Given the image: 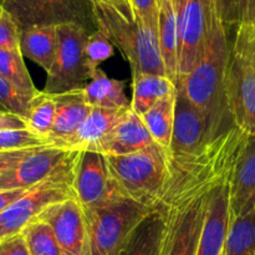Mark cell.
<instances>
[{"label": "cell", "instance_id": "17", "mask_svg": "<svg viewBox=\"0 0 255 255\" xmlns=\"http://www.w3.org/2000/svg\"><path fill=\"white\" fill-rule=\"evenodd\" d=\"M153 143L156 142L141 117L129 109L96 152L104 156H126L142 151Z\"/></svg>", "mask_w": 255, "mask_h": 255}, {"label": "cell", "instance_id": "14", "mask_svg": "<svg viewBox=\"0 0 255 255\" xmlns=\"http://www.w3.org/2000/svg\"><path fill=\"white\" fill-rule=\"evenodd\" d=\"M253 209H255V136H249L229 181L231 221L251 213Z\"/></svg>", "mask_w": 255, "mask_h": 255}, {"label": "cell", "instance_id": "16", "mask_svg": "<svg viewBox=\"0 0 255 255\" xmlns=\"http://www.w3.org/2000/svg\"><path fill=\"white\" fill-rule=\"evenodd\" d=\"M129 109L131 106L120 110L92 109L77 131L59 147L69 151L96 152L100 144L105 141L115 126L124 119Z\"/></svg>", "mask_w": 255, "mask_h": 255}, {"label": "cell", "instance_id": "2", "mask_svg": "<svg viewBox=\"0 0 255 255\" xmlns=\"http://www.w3.org/2000/svg\"><path fill=\"white\" fill-rule=\"evenodd\" d=\"M97 30L129 62L132 72L166 76L158 45V32L141 20H129L104 0H92Z\"/></svg>", "mask_w": 255, "mask_h": 255}, {"label": "cell", "instance_id": "30", "mask_svg": "<svg viewBox=\"0 0 255 255\" xmlns=\"http://www.w3.org/2000/svg\"><path fill=\"white\" fill-rule=\"evenodd\" d=\"M49 142L30 129H0V152L49 146Z\"/></svg>", "mask_w": 255, "mask_h": 255}, {"label": "cell", "instance_id": "18", "mask_svg": "<svg viewBox=\"0 0 255 255\" xmlns=\"http://www.w3.org/2000/svg\"><path fill=\"white\" fill-rule=\"evenodd\" d=\"M54 97L56 102V112L54 126L47 141L52 146L59 147L77 131L92 109L85 101L82 89L54 95Z\"/></svg>", "mask_w": 255, "mask_h": 255}, {"label": "cell", "instance_id": "27", "mask_svg": "<svg viewBox=\"0 0 255 255\" xmlns=\"http://www.w3.org/2000/svg\"><path fill=\"white\" fill-rule=\"evenodd\" d=\"M20 50L0 47V75L27 96H35L39 92L34 86L29 71L25 66Z\"/></svg>", "mask_w": 255, "mask_h": 255}, {"label": "cell", "instance_id": "35", "mask_svg": "<svg viewBox=\"0 0 255 255\" xmlns=\"http://www.w3.org/2000/svg\"><path fill=\"white\" fill-rule=\"evenodd\" d=\"M221 16L226 25H238V0H217Z\"/></svg>", "mask_w": 255, "mask_h": 255}, {"label": "cell", "instance_id": "42", "mask_svg": "<svg viewBox=\"0 0 255 255\" xmlns=\"http://www.w3.org/2000/svg\"><path fill=\"white\" fill-rule=\"evenodd\" d=\"M222 255H224V252H223V254H222Z\"/></svg>", "mask_w": 255, "mask_h": 255}, {"label": "cell", "instance_id": "10", "mask_svg": "<svg viewBox=\"0 0 255 255\" xmlns=\"http://www.w3.org/2000/svg\"><path fill=\"white\" fill-rule=\"evenodd\" d=\"M80 152L52 146L34 147L0 177V191L29 189L41 182L72 171Z\"/></svg>", "mask_w": 255, "mask_h": 255}, {"label": "cell", "instance_id": "28", "mask_svg": "<svg viewBox=\"0 0 255 255\" xmlns=\"http://www.w3.org/2000/svg\"><path fill=\"white\" fill-rule=\"evenodd\" d=\"M21 234L30 255H65L51 227L40 219L27 224Z\"/></svg>", "mask_w": 255, "mask_h": 255}, {"label": "cell", "instance_id": "15", "mask_svg": "<svg viewBox=\"0 0 255 255\" xmlns=\"http://www.w3.org/2000/svg\"><path fill=\"white\" fill-rule=\"evenodd\" d=\"M229 181L218 187L212 196L202 229L197 255L223 254L229 224H231Z\"/></svg>", "mask_w": 255, "mask_h": 255}, {"label": "cell", "instance_id": "9", "mask_svg": "<svg viewBox=\"0 0 255 255\" xmlns=\"http://www.w3.org/2000/svg\"><path fill=\"white\" fill-rule=\"evenodd\" d=\"M179 31L178 81L201 60L212 29L217 0H173ZM178 84V82H177Z\"/></svg>", "mask_w": 255, "mask_h": 255}, {"label": "cell", "instance_id": "5", "mask_svg": "<svg viewBox=\"0 0 255 255\" xmlns=\"http://www.w3.org/2000/svg\"><path fill=\"white\" fill-rule=\"evenodd\" d=\"M153 212L154 209L128 198H120L100 208L85 209L86 255H117Z\"/></svg>", "mask_w": 255, "mask_h": 255}, {"label": "cell", "instance_id": "24", "mask_svg": "<svg viewBox=\"0 0 255 255\" xmlns=\"http://www.w3.org/2000/svg\"><path fill=\"white\" fill-rule=\"evenodd\" d=\"M163 227L161 213L154 209L153 213L142 222L128 243L117 255H159Z\"/></svg>", "mask_w": 255, "mask_h": 255}, {"label": "cell", "instance_id": "12", "mask_svg": "<svg viewBox=\"0 0 255 255\" xmlns=\"http://www.w3.org/2000/svg\"><path fill=\"white\" fill-rule=\"evenodd\" d=\"M37 219L51 227L65 255L87 254L86 219L76 199L52 204Z\"/></svg>", "mask_w": 255, "mask_h": 255}, {"label": "cell", "instance_id": "39", "mask_svg": "<svg viewBox=\"0 0 255 255\" xmlns=\"http://www.w3.org/2000/svg\"><path fill=\"white\" fill-rule=\"evenodd\" d=\"M30 189V188H29ZM27 189H6V191H0V214L15 201L24 196Z\"/></svg>", "mask_w": 255, "mask_h": 255}, {"label": "cell", "instance_id": "3", "mask_svg": "<svg viewBox=\"0 0 255 255\" xmlns=\"http://www.w3.org/2000/svg\"><path fill=\"white\" fill-rule=\"evenodd\" d=\"M110 174L120 193L131 201L156 209L169 176L167 149L159 144L126 154L106 156Z\"/></svg>", "mask_w": 255, "mask_h": 255}, {"label": "cell", "instance_id": "25", "mask_svg": "<svg viewBox=\"0 0 255 255\" xmlns=\"http://www.w3.org/2000/svg\"><path fill=\"white\" fill-rule=\"evenodd\" d=\"M55 112H56V102L54 95L39 91L35 96H32L27 114L24 119L27 129L47 141V137L50 136V132L54 126Z\"/></svg>", "mask_w": 255, "mask_h": 255}, {"label": "cell", "instance_id": "1", "mask_svg": "<svg viewBox=\"0 0 255 255\" xmlns=\"http://www.w3.org/2000/svg\"><path fill=\"white\" fill-rule=\"evenodd\" d=\"M229 54L231 46L227 25L217 6L213 12L208 42L201 60L177 84V89L182 90L192 105L204 116L208 139L237 126L232 119L227 97Z\"/></svg>", "mask_w": 255, "mask_h": 255}, {"label": "cell", "instance_id": "7", "mask_svg": "<svg viewBox=\"0 0 255 255\" xmlns=\"http://www.w3.org/2000/svg\"><path fill=\"white\" fill-rule=\"evenodd\" d=\"M74 176L75 168L51 177L27 189L24 196L10 204L0 214V239L2 241L20 234L27 224L39 218L40 214L52 204L66 199H76L74 192Z\"/></svg>", "mask_w": 255, "mask_h": 255}, {"label": "cell", "instance_id": "13", "mask_svg": "<svg viewBox=\"0 0 255 255\" xmlns=\"http://www.w3.org/2000/svg\"><path fill=\"white\" fill-rule=\"evenodd\" d=\"M208 139L204 116L192 105L182 90L177 89L176 115L168 158H182L198 151Z\"/></svg>", "mask_w": 255, "mask_h": 255}, {"label": "cell", "instance_id": "22", "mask_svg": "<svg viewBox=\"0 0 255 255\" xmlns=\"http://www.w3.org/2000/svg\"><path fill=\"white\" fill-rule=\"evenodd\" d=\"M174 91H177V86L167 76L132 72V111L142 116L159 100Z\"/></svg>", "mask_w": 255, "mask_h": 255}, {"label": "cell", "instance_id": "34", "mask_svg": "<svg viewBox=\"0 0 255 255\" xmlns=\"http://www.w3.org/2000/svg\"><path fill=\"white\" fill-rule=\"evenodd\" d=\"M0 255H30L22 234L9 237L0 242Z\"/></svg>", "mask_w": 255, "mask_h": 255}, {"label": "cell", "instance_id": "37", "mask_svg": "<svg viewBox=\"0 0 255 255\" xmlns=\"http://www.w3.org/2000/svg\"><path fill=\"white\" fill-rule=\"evenodd\" d=\"M27 128L22 117L0 110V129H22Z\"/></svg>", "mask_w": 255, "mask_h": 255}, {"label": "cell", "instance_id": "43", "mask_svg": "<svg viewBox=\"0 0 255 255\" xmlns=\"http://www.w3.org/2000/svg\"><path fill=\"white\" fill-rule=\"evenodd\" d=\"M0 242H1V239H0Z\"/></svg>", "mask_w": 255, "mask_h": 255}, {"label": "cell", "instance_id": "6", "mask_svg": "<svg viewBox=\"0 0 255 255\" xmlns=\"http://www.w3.org/2000/svg\"><path fill=\"white\" fill-rule=\"evenodd\" d=\"M56 27L59 46L54 65L47 72L44 90L50 95L82 89L87 80H91V71L85 55L90 32L81 25L72 22L57 25Z\"/></svg>", "mask_w": 255, "mask_h": 255}, {"label": "cell", "instance_id": "41", "mask_svg": "<svg viewBox=\"0 0 255 255\" xmlns=\"http://www.w3.org/2000/svg\"><path fill=\"white\" fill-rule=\"evenodd\" d=\"M2 2H4V0H0V5H2Z\"/></svg>", "mask_w": 255, "mask_h": 255}, {"label": "cell", "instance_id": "40", "mask_svg": "<svg viewBox=\"0 0 255 255\" xmlns=\"http://www.w3.org/2000/svg\"><path fill=\"white\" fill-rule=\"evenodd\" d=\"M104 1L109 2L111 4L112 6L116 7L122 15L127 17L129 20H136L134 19V14L133 10H132V5H131V0H104Z\"/></svg>", "mask_w": 255, "mask_h": 255}, {"label": "cell", "instance_id": "8", "mask_svg": "<svg viewBox=\"0 0 255 255\" xmlns=\"http://www.w3.org/2000/svg\"><path fill=\"white\" fill-rule=\"evenodd\" d=\"M20 30L32 25L77 24L90 34L97 31L92 0H4Z\"/></svg>", "mask_w": 255, "mask_h": 255}, {"label": "cell", "instance_id": "32", "mask_svg": "<svg viewBox=\"0 0 255 255\" xmlns=\"http://www.w3.org/2000/svg\"><path fill=\"white\" fill-rule=\"evenodd\" d=\"M20 27L14 17L0 5V47L20 50Z\"/></svg>", "mask_w": 255, "mask_h": 255}, {"label": "cell", "instance_id": "19", "mask_svg": "<svg viewBox=\"0 0 255 255\" xmlns=\"http://www.w3.org/2000/svg\"><path fill=\"white\" fill-rule=\"evenodd\" d=\"M158 45L166 76L177 86L179 74V31L173 0H158Z\"/></svg>", "mask_w": 255, "mask_h": 255}, {"label": "cell", "instance_id": "26", "mask_svg": "<svg viewBox=\"0 0 255 255\" xmlns=\"http://www.w3.org/2000/svg\"><path fill=\"white\" fill-rule=\"evenodd\" d=\"M224 255H255V209L231 221Z\"/></svg>", "mask_w": 255, "mask_h": 255}, {"label": "cell", "instance_id": "20", "mask_svg": "<svg viewBox=\"0 0 255 255\" xmlns=\"http://www.w3.org/2000/svg\"><path fill=\"white\" fill-rule=\"evenodd\" d=\"M59 46L55 25H32L20 31V51L49 72L55 62Z\"/></svg>", "mask_w": 255, "mask_h": 255}, {"label": "cell", "instance_id": "23", "mask_svg": "<svg viewBox=\"0 0 255 255\" xmlns=\"http://www.w3.org/2000/svg\"><path fill=\"white\" fill-rule=\"evenodd\" d=\"M177 91L159 100L151 110L139 116L151 133L152 138L162 148L168 151L172 141L176 115Z\"/></svg>", "mask_w": 255, "mask_h": 255}, {"label": "cell", "instance_id": "33", "mask_svg": "<svg viewBox=\"0 0 255 255\" xmlns=\"http://www.w3.org/2000/svg\"><path fill=\"white\" fill-rule=\"evenodd\" d=\"M134 19H138L144 25L158 32V0H131Z\"/></svg>", "mask_w": 255, "mask_h": 255}, {"label": "cell", "instance_id": "4", "mask_svg": "<svg viewBox=\"0 0 255 255\" xmlns=\"http://www.w3.org/2000/svg\"><path fill=\"white\" fill-rule=\"evenodd\" d=\"M227 97L234 124L255 136V22L237 25L229 54Z\"/></svg>", "mask_w": 255, "mask_h": 255}, {"label": "cell", "instance_id": "31", "mask_svg": "<svg viewBox=\"0 0 255 255\" xmlns=\"http://www.w3.org/2000/svg\"><path fill=\"white\" fill-rule=\"evenodd\" d=\"M32 97L17 90L0 75V110L11 112L25 119Z\"/></svg>", "mask_w": 255, "mask_h": 255}, {"label": "cell", "instance_id": "38", "mask_svg": "<svg viewBox=\"0 0 255 255\" xmlns=\"http://www.w3.org/2000/svg\"><path fill=\"white\" fill-rule=\"evenodd\" d=\"M238 20L241 22H255V0H238Z\"/></svg>", "mask_w": 255, "mask_h": 255}, {"label": "cell", "instance_id": "36", "mask_svg": "<svg viewBox=\"0 0 255 255\" xmlns=\"http://www.w3.org/2000/svg\"><path fill=\"white\" fill-rule=\"evenodd\" d=\"M34 148V147H32ZM32 148L17 149V151H6L0 152V177L9 171L14 164H16L27 152L31 151Z\"/></svg>", "mask_w": 255, "mask_h": 255}, {"label": "cell", "instance_id": "11", "mask_svg": "<svg viewBox=\"0 0 255 255\" xmlns=\"http://www.w3.org/2000/svg\"><path fill=\"white\" fill-rule=\"evenodd\" d=\"M74 192L84 211L125 198L111 178L106 156L94 151L80 152L75 167Z\"/></svg>", "mask_w": 255, "mask_h": 255}, {"label": "cell", "instance_id": "29", "mask_svg": "<svg viewBox=\"0 0 255 255\" xmlns=\"http://www.w3.org/2000/svg\"><path fill=\"white\" fill-rule=\"evenodd\" d=\"M114 54L115 46L100 30L90 34L85 46V55H86L87 66L91 71V77L99 69L100 64L111 59Z\"/></svg>", "mask_w": 255, "mask_h": 255}, {"label": "cell", "instance_id": "21", "mask_svg": "<svg viewBox=\"0 0 255 255\" xmlns=\"http://www.w3.org/2000/svg\"><path fill=\"white\" fill-rule=\"evenodd\" d=\"M126 81L111 79L97 69L90 82L82 87L85 101L91 109L120 110L131 106L126 96Z\"/></svg>", "mask_w": 255, "mask_h": 255}]
</instances>
